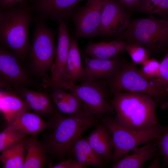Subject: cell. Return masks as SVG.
I'll use <instances>...</instances> for the list:
<instances>
[{"label": "cell", "mask_w": 168, "mask_h": 168, "mask_svg": "<svg viewBox=\"0 0 168 168\" xmlns=\"http://www.w3.org/2000/svg\"><path fill=\"white\" fill-rule=\"evenodd\" d=\"M111 104L116 112L114 118L120 125L136 130L153 129L159 124L156 113L157 103L143 93L114 92Z\"/></svg>", "instance_id": "obj_1"}, {"label": "cell", "mask_w": 168, "mask_h": 168, "mask_svg": "<svg viewBox=\"0 0 168 168\" xmlns=\"http://www.w3.org/2000/svg\"><path fill=\"white\" fill-rule=\"evenodd\" d=\"M96 121L83 109L69 116L55 113L49 123V131L42 143L47 153L63 158L75 141Z\"/></svg>", "instance_id": "obj_2"}, {"label": "cell", "mask_w": 168, "mask_h": 168, "mask_svg": "<svg viewBox=\"0 0 168 168\" xmlns=\"http://www.w3.org/2000/svg\"><path fill=\"white\" fill-rule=\"evenodd\" d=\"M30 7L26 2L0 11V39L20 60L29 53V27L32 19Z\"/></svg>", "instance_id": "obj_3"}, {"label": "cell", "mask_w": 168, "mask_h": 168, "mask_svg": "<svg viewBox=\"0 0 168 168\" xmlns=\"http://www.w3.org/2000/svg\"><path fill=\"white\" fill-rule=\"evenodd\" d=\"M106 82L109 89L113 93L119 92L142 93L152 97L162 107L167 104L168 92L158 78L146 77L133 62H125L119 72Z\"/></svg>", "instance_id": "obj_4"}, {"label": "cell", "mask_w": 168, "mask_h": 168, "mask_svg": "<svg viewBox=\"0 0 168 168\" xmlns=\"http://www.w3.org/2000/svg\"><path fill=\"white\" fill-rule=\"evenodd\" d=\"M116 40L139 44L151 53L160 51L168 46V20L152 15L135 19Z\"/></svg>", "instance_id": "obj_5"}, {"label": "cell", "mask_w": 168, "mask_h": 168, "mask_svg": "<svg viewBox=\"0 0 168 168\" xmlns=\"http://www.w3.org/2000/svg\"><path fill=\"white\" fill-rule=\"evenodd\" d=\"M103 123L112 137L114 147L112 161L113 165L134 148L159 138L167 128L159 124L150 130H134L120 125L114 118L110 117L103 119Z\"/></svg>", "instance_id": "obj_6"}, {"label": "cell", "mask_w": 168, "mask_h": 168, "mask_svg": "<svg viewBox=\"0 0 168 168\" xmlns=\"http://www.w3.org/2000/svg\"><path fill=\"white\" fill-rule=\"evenodd\" d=\"M35 24L28 54L34 71L42 79L48 76L47 71L55 58L57 49L54 42L55 34L43 19L35 20Z\"/></svg>", "instance_id": "obj_7"}, {"label": "cell", "mask_w": 168, "mask_h": 168, "mask_svg": "<svg viewBox=\"0 0 168 168\" xmlns=\"http://www.w3.org/2000/svg\"><path fill=\"white\" fill-rule=\"evenodd\" d=\"M106 81L100 80L85 81L75 84L69 91L79 99L83 109L95 117L110 114L114 112L112 105L107 100Z\"/></svg>", "instance_id": "obj_8"}, {"label": "cell", "mask_w": 168, "mask_h": 168, "mask_svg": "<svg viewBox=\"0 0 168 168\" xmlns=\"http://www.w3.org/2000/svg\"><path fill=\"white\" fill-rule=\"evenodd\" d=\"M57 52L50 68V75L42 78L44 87H57L63 89L65 74L71 39L66 23L59 20Z\"/></svg>", "instance_id": "obj_9"}, {"label": "cell", "mask_w": 168, "mask_h": 168, "mask_svg": "<svg viewBox=\"0 0 168 168\" xmlns=\"http://www.w3.org/2000/svg\"><path fill=\"white\" fill-rule=\"evenodd\" d=\"M106 0H87L86 4L72 16L74 37L92 39L98 36L101 13Z\"/></svg>", "instance_id": "obj_10"}, {"label": "cell", "mask_w": 168, "mask_h": 168, "mask_svg": "<svg viewBox=\"0 0 168 168\" xmlns=\"http://www.w3.org/2000/svg\"><path fill=\"white\" fill-rule=\"evenodd\" d=\"M129 16L117 0H106L103 7L98 36L109 37L121 34L128 26Z\"/></svg>", "instance_id": "obj_11"}, {"label": "cell", "mask_w": 168, "mask_h": 168, "mask_svg": "<svg viewBox=\"0 0 168 168\" xmlns=\"http://www.w3.org/2000/svg\"><path fill=\"white\" fill-rule=\"evenodd\" d=\"M82 55L86 71L83 82L100 80L108 81L119 72L125 62L119 56L111 59L103 60L92 58L82 53Z\"/></svg>", "instance_id": "obj_12"}, {"label": "cell", "mask_w": 168, "mask_h": 168, "mask_svg": "<svg viewBox=\"0 0 168 168\" xmlns=\"http://www.w3.org/2000/svg\"><path fill=\"white\" fill-rule=\"evenodd\" d=\"M83 0H35L30 7L41 19L58 21L69 19L76 5Z\"/></svg>", "instance_id": "obj_13"}, {"label": "cell", "mask_w": 168, "mask_h": 168, "mask_svg": "<svg viewBox=\"0 0 168 168\" xmlns=\"http://www.w3.org/2000/svg\"><path fill=\"white\" fill-rule=\"evenodd\" d=\"M20 59L12 51L1 45L0 75L2 81L16 85L28 84L30 79L22 68Z\"/></svg>", "instance_id": "obj_14"}, {"label": "cell", "mask_w": 168, "mask_h": 168, "mask_svg": "<svg viewBox=\"0 0 168 168\" xmlns=\"http://www.w3.org/2000/svg\"><path fill=\"white\" fill-rule=\"evenodd\" d=\"M85 73V68L83 67L82 63L77 41L75 38H72L66 65L63 89L69 90L77 81L83 82Z\"/></svg>", "instance_id": "obj_15"}, {"label": "cell", "mask_w": 168, "mask_h": 168, "mask_svg": "<svg viewBox=\"0 0 168 168\" xmlns=\"http://www.w3.org/2000/svg\"><path fill=\"white\" fill-rule=\"evenodd\" d=\"M85 139L104 162L112 161L114 147L113 139L110 131L104 124L96 125Z\"/></svg>", "instance_id": "obj_16"}, {"label": "cell", "mask_w": 168, "mask_h": 168, "mask_svg": "<svg viewBox=\"0 0 168 168\" xmlns=\"http://www.w3.org/2000/svg\"><path fill=\"white\" fill-rule=\"evenodd\" d=\"M157 149L156 142L151 141L141 147H136L131 151V154L123 156L113 165V168H142L144 163L152 158Z\"/></svg>", "instance_id": "obj_17"}, {"label": "cell", "mask_w": 168, "mask_h": 168, "mask_svg": "<svg viewBox=\"0 0 168 168\" xmlns=\"http://www.w3.org/2000/svg\"><path fill=\"white\" fill-rule=\"evenodd\" d=\"M128 42L114 40L110 42L89 43L82 53L92 58L107 60L114 58L125 50Z\"/></svg>", "instance_id": "obj_18"}, {"label": "cell", "mask_w": 168, "mask_h": 168, "mask_svg": "<svg viewBox=\"0 0 168 168\" xmlns=\"http://www.w3.org/2000/svg\"><path fill=\"white\" fill-rule=\"evenodd\" d=\"M84 167L89 166L101 167L103 160L102 157L91 147L86 140L81 136L73 143L68 152Z\"/></svg>", "instance_id": "obj_19"}, {"label": "cell", "mask_w": 168, "mask_h": 168, "mask_svg": "<svg viewBox=\"0 0 168 168\" xmlns=\"http://www.w3.org/2000/svg\"><path fill=\"white\" fill-rule=\"evenodd\" d=\"M8 126L16 128L28 135H37L48 128L49 124L39 115L28 112L20 113L7 122Z\"/></svg>", "instance_id": "obj_20"}, {"label": "cell", "mask_w": 168, "mask_h": 168, "mask_svg": "<svg viewBox=\"0 0 168 168\" xmlns=\"http://www.w3.org/2000/svg\"><path fill=\"white\" fill-rule=\"evenodd\" d=\"M17 89L21 97L35 113L45 115H54L56 113L50 97L46 93L23 87Z\"/></svg>", "instance_id": "obj_21"}, {"label": "cell", "mask_w": 168, "mask_h": 168, "mask_svg": "<svg viewBox=\"0 0 168 168\" xmlns=\"http://www.w3.org/2000/svg\"><path fill=\"white\" fill-rule=\"evenodd\" d=\"M24 146L27 153L25 156L23 168H42L47 161V153L36 135H31L26 138Z\"/></svg>", "instance_id": "obj_22"}, {"label": "cell", "mask_w": 168, "mask_h": 168, "mask_svg": "<svg viewBox=\"0 0 168 168\" xmlns=\"http://www.w3.org/2000/svg\"><path fill=\"white\" fill-rule=\"evenodd\" d=\"M29 109L21 97L12 93L0 90V111L7 122L18 114L28 112Z\"/></svg>", "instance_id": "obj_23"}, {"label": "cell", "mask_w": 168, "mask_h": 168, "mask_svg": "<svg viewBox=\"0 0 168 168\" xmlns=\"http://www.w3.org/2000/svg\"><path fill=\"white\" fill-rule=\"evenodd\" d=\"M26 138L7 147L1 152L0 159L2 168H23Z\"/></svg>", "instance_id": "obj_24"}, {"label": "cell", "mask_w": 168, "mask_h": 168, "mask_svg": "<svg viewBox=\"0 0 168 168\" xmlns=\"http://www.w3.org/2000/svg\"><path fill=\"white\" fill-rule=\"evenodd\" d=\"M137 10L149 15H157L168 20V0H141Z\"/></svg>", "instance_id": "obj_25"}, {"label": "cell", "mask_w": 168, "mask_h": 168, "mask_svg": "<svg viewBox=\"0 0 168 168\" xmlns=\"http://www.w3.org/2000/svg\"><path fill=\"white\" fill-rule=\"evenodd\" d=\"M28 135L14 127L8 126L0 134V152L25 138Z\"/></svg>", "instance_id": "obj_26"}, {"label": "cell", "mask_w": 168, "mask_h": 168, "mask_svg": "<svg viewBox=\"0 0 168 168\" xmlns=\"http://www.w3.org/2000/svg\"><path fill=\"white\" fill-rule=\"evenodd\" d=\"M136 64H142L149 58L150 52L143 46L133 42H128L125 50Z\"/></svg>", "instance_id": "obj_27"}, {"label": "cell", "mask_w": 168, "mask_h": 168, "mask_svg": "<svg viewBox=\"0 0 168 168\" xmlns=\"http://www.w3.org/2000/svg\"><path fill=\"white\" fill-rule=\"evenodd\" d=\"M140 69L142 73L150 79L158 78L160 75L161 62L155 58H148L142 64Z\"/></svg>", "instance_id": "obj_28"}, {"label": "cell", "mask_w": 168, "mask_h": 168, "mask_svg": "<svg viewBox=\"0 0 168 168\" xmlns=\"http://www.w3.org/2000/svg\"><path fill=\"white\" fill-rule=\"evenodd\" d=\"M156 139L157 149L163 157L164 164L168 165V126L165 132Z\"/></svg>", "instance_id": "obj_29"}, {"label": "cell", "mask_w": 168, "mask_h": 168, "mask_svg": "<svg viewBox=\"0 0 168 168\" xmlns=\"http://www.w3.org/2000/svg\"><path fill=\"white\" fill-rule=\"evenodd\" d=\"M67 92L57 97L52 98V100L58 109L61 112L67 114H74L67 98Z\"/></svg>", "instance_id": "obj_30"}, {"label": "cell", "mask_w": 168, "mask_h": 168, "mask_svg": "<svg viewBox=\"0 0 168 168\" xmlns=\"http://www.w3.org/2000/svg\"><path fill=\"white\" fill-rule=\"evenodd\" d=\"M158 79L168 92V49L164 58L161 62L160 75Z\"/></svg>", "instance_id": "obj_31"}, {"label": "cell", "mask_w": 168, "mask_h": 168, "mask_svg": "<svg viewBox=\"0 0 168 168\" xmlns=\"http://www.w3.org/2000/svg\"><path fill=\"white\" fill-rule=\"evenodd\" d=\"M51 168H84L74 158L71 157L67 160H64L57 165L51 166Z\"/></svg>", "instance_id": "obj_32"}, {"label": "cell", "mask_w": 168, "mask_h": 168, "mask_svg": "<svg viewBox=\"0 0 168 168\" xmlns=\"http://www.w3.org/2000/svg\"><path fill=\"white\" fill-rule=\"evenodd\" d=\"M122 4L125 8L132 10L137 9L141 0H117Z\"/></svg>", "instance_id": "obj_33"}, {"label": "cell", "mask_w": 168, "mask_h": 168, "mask_svg": "<svg viewBox=\"0 0 168 168\" xmlns=\"http://www.w3.org/2000/svg\"><path fill=\"white\" fill-rule=\"evenodd\" d=\"M27 0H0V10L13 7L17 3L25 2Z\"/></svg>", "instance_id": "obj_34"}, {"label": "cell", "mask_w": 168, "mask_h": 168, "mask_svg": "<svg viewBox=\"0 0 168 168\" xmlns=\"http://www.w3.org/2000/svg\"><path fill=\"white\" fill-rule=\"evenodd\" d=\"M161 155L159 152V154L154 156V159L148 166L149 168H159L160 166V158Z\"/></svg>", "instance_id": "obj_35"}]
</instances>
